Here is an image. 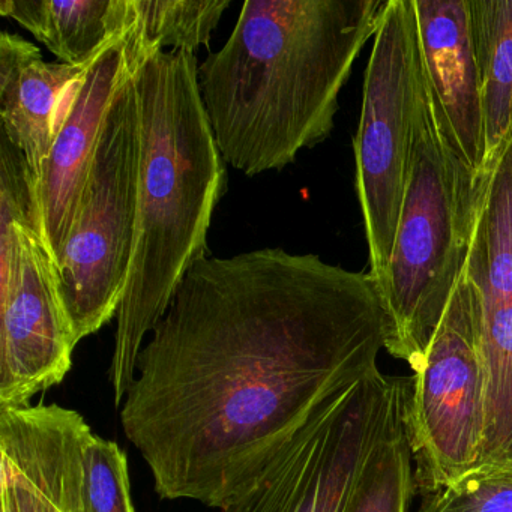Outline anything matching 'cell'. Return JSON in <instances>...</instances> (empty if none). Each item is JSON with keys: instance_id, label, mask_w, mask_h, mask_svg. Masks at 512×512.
<instances>
[{"instance_id": "cell-1", "label": "cell", "mask_w": 512, "mask_h": 512, "mask_svg": "<svg viewBox=\"0 0 512 512\" xmlns=\"http://www.w3.org/2000/svg\"><path fill=\"white\" fill-rule=\"evenodd\" d=\"M385 344L370 274L283 248L206 257L140 350L122 428L161 499L221 511Z\"/></svg>"}, {"instance_id": "cell-2", "label": "cell", "mask_w": 512, "mask_h": 512, "mask_svg": "<svg viewBox=\"0 0 512 512\" xmlns=\"http://www.w3.org/2000/svg\"><path fill=\"white\" fill-rule=\"evenodd\" d=\"M382 0H247L199 67L221 157L247 176L283 170L331 136L341 89L376 34Z\"/></svg>"}, {"instance_id": "cell-3", "label": "cell", "mask_w": 512, "mask_h": 512, "mask_svg": "<svg viewBox=\"0 0 512 512\" xmlns=\"http://www.w3.org/2000/svg\"><path fill=\"white\" fill-rule=\"evenodd\" d=\"M134 83L140 107L139 196L109 368L116 406L179 284L208 257L209 227L227 184L226 161L200 97L197 56L151 50Z\"/></svg>"}, {"instance_id": "cell-4", "label": "cell", "mask_w": 512, "mask_h": 512, "mask_svg": "<svg viewBox=\"0 0 512 512\" xmlns=\"http://www.w3.org/2000/svg\"><path fill=\"white\" fill-rule=\"evenodd\" d=\"M485 181H476L443 140L422 71L409 184L379 287L385 350L412 370L464 275Z\"/></svg>"}, {"instance_id": "cell-5", "label": "cell", "mask_w": 512, "mask_h": 512, "mask_svg": "<svg viewBox=\"0 0 512 512\" xmlns=\"http://www.w3.org/2000/svg\"><path fill=\"white\" fill-rule=\"evenodd\" d=\"M139 173L140 107L133 76L107 113L56 262L62 305L77 344L118 317L133 256Z\"/></svg>"}, {"instance_id": "cell-6", "label": "cell", "mask_w": 512, "mask_h": 512, "mask_svg": "<svg viewBox=\"0 0 512 512\" xmlns=\"http://www.w3.org/2000/svg\"><path fill=\"white\" fill-rule=\"evenodd\" d=\"M373 38L353 148L356 191L368 244V274L379 290L409 184L421 92L413 0H386Z\"/></svg>"}, {"instance_id": "cell-7", "label": "cell", "mask_w": 512, "mask_h": 512, "mask_svg": "<svg viewBox=\"0 0 512 512\" xmlns=\"http://www.w3.org/2000/svg\"><path fill=\"white\" fill-rule=\"evenodd\" d=\"M407 377L376 370L332 397L221 512H347L373 449L403 424Z\"/></svg>"}, {"instance_id": "cell-8", "label": "cell", "mask_w": 512, "mask_h": 512, "mask_svg": "<svg viewBox=\"0 0 512 512\" xmlns=\"http://www.w3.org/2000/svg\"><path fill=\"white\" fill-rule=\"evenodd\" d=\"M404 430L416 493L454 484L481 457L487 422V370L478 299L466 274L421 364L407 377Z\"/></svg>"}, {"instance_id": "cell-9", "label": "cell", "mask_w": 512, "mask_h": 512, "mask_svg": "<svg viewBox=\"0 0 512 512\" xmlns=\"http://www.w3.org/2000/svg\"><path fill=\"white\" fill-rule=\"evenodd\" d=\"M76 346L43 227L0 217V407L61 385Z\"/></svg>"}, {"instance_id": "cell-10", "label": "cell", "mask_w": 512, "mask_h": 512, "mask_svg": "<svg viewBox=\"0 0 512 512\" xmlns=\"http://www.w3.org/2000/svg\"><path fill=\"white\" fill-rule=\"evenodd\" d=\"M487 370V422L475 469L512 472V136L482 188L467 257Z\"/></svg>"}, {"instance_id": "cell-11", "label": "cell", "mask_w": 512, "mask_h": 512, "mask_svg": "<svg viewBox=\"0 0 512 512\" xmlns=\"http://www.w3.org/2000/svg\"><path fill=\"white\" fill-rule=\"evenodd\" d=\"M151 50L157 49L146 46L136 20L89 62L62 97L52 149L37 179L44 241L55 263L73 227L107 113Z\"/></svg>"}, {"instance_id": "cell-12", "label": "cell", "mask_w": 512, "mask_h": 512, "mask_svg": "<svg viewBox=\"0 0 512 512\" xmlns=\"http://www.w3.org/2000/svg\"><path fill=\"white\" fill-rule=\"evenodd\" d=\"M59 404L0 407V490L17 512H83V446L91 433Z\"/></svg>"}, {"instance_id": "cell-13", "label": "cell", "mask_w": 512, "mask_h": 512, "mask_svg": "<svg viewBox=\"0 0 512 512\" xmlns=\"http://www.w3.org/2000/svg\"><path fill=\"white\" fill-rule=\"evenodd\" d=\"M419 52L437 125L476 181L487 175V140L469 0H413Z\"/></svg>"}, {"instance_id": "cell-14", "label": "cell", "mask_w": 512, "mask_h": 512, "mask_svg": "<svg viewBox=\"0 0 512 512\" xmlns=\"http://www.w3.org/2000/svg\"><path fill=\"white\" fill-rule=\"evenodd\" d=\"M88 64H49L40 49L11 32L0 34V133L40 176L55 139L59 107Z\"/></svg>"}, {"instance_id": "cell-15", "label": "cell", "mask_w": 512, "mask_h": 512, "mask_svg": "<svg viewBox=\"0 0 512 512\" xmlns=\"http://www.w3.org/2000/svg\"><path fill=\"white\" fill-rule=\"evenodd\" d=\"M0 14L19 23L62 64H89L131 28L133 0H0Z\"/></svg>"}, {"instance_id": "cell-16", "label": "cell", "mask_w": 512, "mask_h": 512, "mask_svg": "<svg viewBox=\"0 0 512 512\" xmlns=\"http://www.w3.org/2000/svg\"><path fill=\"white\" fill-rule=\"evenodd\" d=\"M487 140V175L512 136V0H469Z\"/></svg>"}, {"instance_id": "cell-17", "label": "cell", "mask_w": 512, "mask_h": 512, "mask_svg": "<svg viewBox=\"0 0 512 512\" xmlns=\"http://www.w3.org/2000/svg\"><path fill=\"white\" fill-rule=\"evenodd\" d=\"M146 46L196 55L209 46L232 0H133Z\"/></svg>"}, {"instance_id": "cell-18", "label": "cell", "mask_w": 512, "mask_h": 512, "mask_svg": "<svg viewBox=\"0 0 512 512\" xmlns=\"http://www.w3.org/2000/svg\"><path fill=\"white\" fill-rule=\"evenodd\" d=\"M415 494V469L403 422L371 452L347 512H409Z\"/></svg>"}, {"instance_id": "cell-19", "label": "cell", "mask_w": 512, "mask_h": 512, "mask_svg": "<svg viewBox=\"0 0 512 512\" xmlns=\"http://www.w3.org/2000/svg\"><path fill=\"white\" fill-rule=\"evenodd\" d=\"M82 503L83 512H136L127 454L94 431L83 446Z\"/></svg>"}, {"instance_id": "cell-20", "label": "cell", "mask_w": 512, "mask_h": 512, "mask_svg": "<svg viewBox=\"0 0 512 512\" xmlns=\"http://www.w3.org/2000/svg\"><path fill=\"white\" fill-rule=\"evenodd\" d=\"M418 512H512V472L472 470L442 490L421 494Z\"/></svg>"}, {"instance_id": "cell-21", "label": "cell", "mask_w": 512, "mask_h": 512, "mask_svg": "<svg viewBox=\"0 0 512 512\" xmlns=\"http://www.w3.org/2000/svg\"><path fill=\"white\" fill-rule=\"evenodd\" d=\"M0 503H2V512H17L16 503L7 491L0 490Z\"/></svg>"}]
</instances>
